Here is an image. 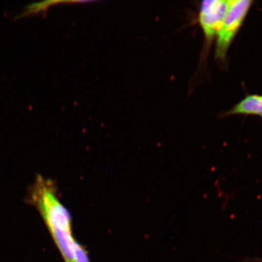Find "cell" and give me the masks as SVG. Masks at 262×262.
Listing matches in <instances>:
<instances>
[{"label": "cell", "instance_id": "7a4b0ae2", "mask_svg": "<svg viewBox=\"0 0 262 262\" xmlns=\"http://www.w3.org/2000/svg\"><path fill=\"white\" fill-rule=\"evenodd\" d=\"M228 3V0H208L201 3L199 21L205 41L209 45L217 37L221 29L227 13Z\"/></svg>", "mask_w": 262, "mask_h": 262}, {"label": "cell", "instance_id": "6da1fadb", "mask_svg": "<svg viewBox=\"0 0 262 262\" xmlns=\"http://www.w3.org/2000/svg\"><path fill=\"white\" fill-rule=\"evenodd\" d=\"M253 3L251 0H229L227 13L217 36L216 59L223 60L227 56L228 49Z\"/></svg>", "mask_w": 262, "mask_h": 262}, {"label": "cell", "instance_id": "277c9868", "mask_svg": "<svg viewBox=\"0 0 262 262\" xmlns=\"http://www.w3.org/2000/svg\"><path fill=\"white\" fill-rule=\"evenodd\" d=\"M244 262H256V261H254L253 260H252V261L247 260V261H244Z\"/></svg>", "mask_w": 262, "mask_h": 262}, {"label": "cell", "instance_id": "3957f363", "mask_svg": "<svg viewBox=\"0 0 262 262\" xmlns=\"http://www.w3.org/2000/svg\"><path fill=\"white\" fill-rule=\"evenodd\" d=\"M253 115L262 119V96L260 95H249L240 102L226 112L224 116L232 115Z\"/></svg>", "mask_w": 262, "mask_h": 262}]
</instances>
